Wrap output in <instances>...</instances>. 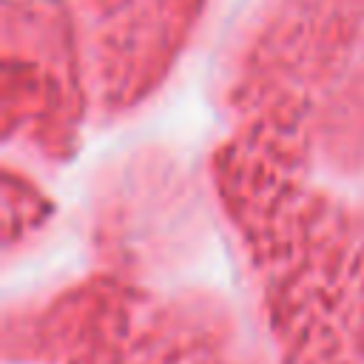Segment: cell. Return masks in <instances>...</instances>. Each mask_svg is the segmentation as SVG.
I'll use <instances>...</instances> for the list:
<instances>
[{
	"label": "cell",
	"instance_id": "1",
	"mask_svg": "<svg viewBox=\"0 0 364 364\" xmlns=\"http://www.w3.org/2000/svg\"><path fill=\"white\" fill-rule=\"evenodd\" d=\"M256 267L279 364H364V233L259 239Z\"/></svg>",
	"mask_w": 364,
	"mask_h": 364
},
{
	"label": "cell",
	"instance_id": "2",
	"mask_svg": "<svg viewBox=\"0 0 364 364\" xmlns=\"http://www.w3.org/2000/svg\"><path fill=\"white\" fill-rule=\"evenodd\" d=\"M74 364H239L230 353L213 350L188 324L165 316H134L125 310L114 333H102L97 347L74 355Z\"/></svg>",
	"mask_w": 364,
	"mask_h": 364
}]
</instances>
